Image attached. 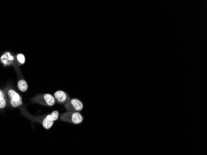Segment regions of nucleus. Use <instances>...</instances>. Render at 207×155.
Listing matches in <instances>:
<instances>
[{"label": "nucleus", "mask_w": 207, "mask_h": 155, "mask_svg": "<svg viewBox=\"0 0 207 155\" xmlns=\"http://www.w3.org/2000/svg\"><path fill=\"white\" fill-rule=\"evenodd\" d=\"M14 57L9 52H5L3 55H2L1 57H0V60H1L2 63L5 66H8L11 65L14 62Z\"/></svg>", "instance_id": "obj_7"}, {"label": "nucleus", "mask_w": 207, "mask_h": 155, "mask_svg": "<svg viewBox=\"0 0 207 155\" xmlns=\"http://www.w3.org/2000/svg\"><path fill=\"white\" fill-rule=\"evenodd\" d=\"M34 120H35V122L41 124L43 127L47 130L51 129L54 124V122L51 121L47 118L46 115L42 116H36L34 117Z\"/></svg>", "instance_id": "obj_6"}, {"label": "nucleus", "mask_w": 207, "mask_h": 155, "mask_svg": "<svg viewBox=\"0 0 207 155\" xmlns=\"http://www.w3.org/2000/svg\"><path fill=\"white\" fill-rule=\"evenodd\" d=\"M6 105V101L5 98L4 93L0 90V109H3Z\"/></svg>", "instance_id": "obj_10"}, {"label": "nucleus", "mask_w": 207, "mask_h": 155, "mask_svg": "<svg viewBox=\"0 0 207 155\" xmlns=\"http://www.w3.org/2000/svg\"><path fill=\"white\" fill-rule=\"evenodd\" d=\"M46 117L49 120L55 122L60 117V113L58 110H54L50 114H47Z\"/></svg>", "instance_id": "obj_9"}, {"label": "nucleus", "mask_w": 207, "mask_h": 155, "mask_svg": "<svg viewBox=\"0 0 207 155\" xmlns=\"http://www.w3.org/2000/svg\"><path fill=\"white\" fill-rule=\"evenodd\" d=\"M60 119L63 122L78 125L83 122L84 118L80 112L66 111L60 115Z\"/></svg>", "instance_id": "obj_1"}, {"label": "nucleus", "mask_w": 207, "mask_h": 155, "mask_svg": "<svg viewBox=\"0 0 207 155\" xmlns=\"http://www.w3.org/2000/svg\"><path fill=\"white\" fill-rule=\"evenodd\" d=\"M8 95L11 99L10 103L13 107H18L22 105V99L19 94H18L14 89H10L8 91Z\"/></svg>", "instance_id": "obj_4"}, {"label": "nucleus", "mask_w": 207, "mask_h": 155, "mask_svg": "<svg viewBox=\"0 0 207 155\" xmlns=\"http://www.w3.org/2000/svg\"><path fill=\"white\" fill-rule=\"evenodd\" d=\"M18 88L21 92H25L28 89V84L25 80H20L18 83Z\"/></svg>", "instance_id": "obj_8"}, {"label": "nucleus", "mask_w": 207, "mask_h": 155, "mask_svg": "<svg viewBox=\"0 0 207 155\" xmlns=\"http://www.w3.org/2000/svg\"><path fill=\"white\" fill-rule=\"evenodd\" d=\"M83 107L84 105L81 101L76 98L71 99L64 104V108L67 110V111L80 112L83 110Z\"/></svg>", "instance_id": "obj_3"}, {"label": "nucleus", "mask_w": 207, "mask_h": 155, "mask_svg": "<svg viewBox=\"0 0 207 155\" xmlns=\"http://www.w3.org/2000/svg\"><path fill=\"white\" fill-rule=\"evenodd\" d=\"M31 101L32 103L39 104L47 107H52L55 105L56 101L54 96L50 94H39L34 96Z\"/></svg>", "instance_id": "obj_2"}, {"label": "nucleus", "mask_w": 207, "mask_h": 155, "mask_svg": "<svg viewBox=\"0 0 207 155\" xmlns=\"http://www.w3.org/2000/svg\"><path fill=\"white\" fill-rule=\"evenodd\" d=\"M53 96L55 99V101L57 103L64 104V105L71 99L70 95H69L67 93H66L65 91H62V90L57 91L54 93Z\"/></svg>", "instance_id": "obj_5"}, {"label": "nucleus", "mask_w": 207, "mask_h": 155, "mask_svg": "<svg viewBox=\"0 0 207 155\" xmlns=\"http://www.w3.org/2000/svg\"><path fill=\"white\" fill-rule=\"evenodd\" d=\"M16 58H17V60H18V62L21 65H23L25 62V57L24 55L22 54H18L17 56H16Z\"/></svg>", "instance_id": "obj_11"}]
</instances>
